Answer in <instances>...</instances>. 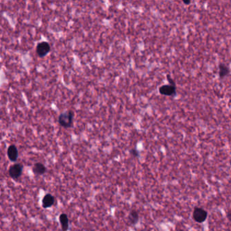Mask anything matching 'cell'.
<instances>
[{
	"instance_id": "1",
	"label": "cell",
	"mask_w": 231,
	"mask_h": 231,
	"mask_svg": "<svg viewBox=\"0 0 231 231\" xmlns=\"http://www.w3.org/2000/svg\"><path fill=\"white\" fill-rule=\"evenodd\" d=\"M74 119V113L71 110H68L65 112L60 114L58 116V123L60 126L65 127L69 128L73 126Z\"/></svg>"
},
{
	"instance_id": "2",
	"label": "cell",
	"mask_w": 231,
	"mask_h": 231,
	"mask_svg": "<svg viewBox=\"0 0 231 231\" xmlns=\"http://www.w3.org/2000/svg\"><path fill=\"white\" fill-rule=\"evenodd\" d=\"M159 94L162 96L175 97L176 96V85L165 84L159 88Z\"/></svg>"
},
{
	"instance_id": "3",
	"label": "cell",
	"mask_w": 231,
	"mask_h": 231,
	"mask_svg": "<svg viewBox=\"0 0 231 231\" xmlns=\"http://www.w3.org/2000/svg\"><path fill=\"white\" fill-rule=\"evenodd\" d=\"M50 45L47 41H41L36 46V54L40 58L44 57L50 51Z\"/></svg>"
},
{
	"instance_id": "4",
	"label": "cell",
	"mask_w": 231,
	"mask_h": 231,
	"mask_svg": "<svg viewBox=\"0 0 231 231\" xmlns=\"http://www.w3.org/2000/svg\"><path fill=\"white\" fill-rule=\"evenodd\" d=\"M23 172V165L20 164H14L10 167L9 168V174L11 178L14 179L19 178Z\"/></svg>"
},
{
	"instance_id": "5",
	"label": "cell",
	"mask_w": 231,
	"mask_h": 231,
	"mask_svg": "<svg viewBox=\"0 0 231 231\" xmlns=\"http://www.w3.org/2000/svg\"><path fill=\"white\" fill-rule=\"evenodd\" d=\"M207 212L202 208H195L193 212L194 220L198 222H203L207 218Z\"/></svg>"
},
{
	"instance_id": "6",
	"label": "cell",
	"mask_w": 231,
	"mask_h": 231,
	"mask_svg": "<svg viewBox=\"0 0 231 231\" xmlns=\"http://www.w3.org/2000/svg\"><path fill=\"white\" fill-rule=\"evenodd\" d=\"M7 155L10 161H16L17 158H18L19 153H18V149H17L15 145L12 144L8 147V151H7Z\"/></svg>"
},
{
	"instance_id": "7",
	"label": "cell",
	"mask_w": 231,
	"mask_h": 231,
	"mask_svg": "<svg viewBox=\"0 0 231 231\" xmlns=\"http://www.w3.org/2000/svg\"><path fill=\"white\" fill-rule=\"evenodd\" d=\"M54 203V197L50 194H47L42 200V206L44 208L52 207Z\"/></svg>"
},
{
	"instance_id": "8",
	"label": "cell",
	"mask_w": 231,
	"mask_h": 231,
	"mask_svg": "<svg viewBox=\"0 0 231 231\" xmlns=\"http://www.w3.org/2000/svg\"><path fill=\"white\" fill-rule=\"evenodd\" d=\"M218 68H219V77L220 79H224L230 74V68L225 64L220 63Z\"/></svg>"
},
{
	"instance_id": "9",
	"label": "cell",
	"mask_w": 231,
	"mask_h": 231,
	"mask_svg": "<svg viewBox=\"0 0 231 231\" xmlns=\"http://www.w3.org/2000/svg\"><path fill=\"white\" fill-rule=\"evenodd\" d=\"M33 171L35 174L42 175L46 172V168L44 164H42L41 163H37L34 165L33 168Z\"/></svg>"
},
{
	"instance_id": "10",
	"label": "cell",
	"mask_w": 231,
	"mask_h": 231,
	"mask_svg": "<svg viewBox=\"0 0 231 231\" xmlns=\"http://www.w3.org/2000/svg\"><path fill=\"white\" fill-rule=\"evenodd\" d=\"M60 222H61L62 229L63 231H67L68 228V219L65 213H62L60 216Z\"/></svg>"
},
{
	"instance_id": "11",
	"label": "cell",
	"mask_w": 231,
	"mask_h": 231,
	"mask_svg": "<svg viewBox=\"0 0 231 231\" xmlns=\"http://www.w3.org/2000/svg\"><path fill=\"white\" fill-rule=\"evenodd\" d=\"M138 214L136 211H132L129 215V221L132 224H136L138 220Z\"/></svg>"
},
{
	"instance_id": "12",
	"label": "cell",
	"mask_w": 231,
	"mask_h": 231,
	"mask_svg": "<svg viewBox=\"0 0 231 231\" xmlns=\"http://www.w3.org/2000/svg\"><path fill=\"white\" fill-rule=\"evenodd\" d=\"M167 80L168 81V83L172 84V85H176V83H175L174 80L172 79V77H171L169 75H167Z\"/></svg>"
},
{
	"instance_id": "13",
	"label": "cell",
	"mask_w": 231,
	"mask_h": 231,
	"mask_svg": "<svg viewBox=\"0 0 231 231\" xmlns=\"http://www.w3.org/2000/svg\"><path fill=\"white\" fill-rule=\"evenodd\" d=\"M130 153H131L132 155L133 156H134V157H138V151H136V149H132V151H130Z\"/></svg>"
},
{
	"instance_id": "14",
	"label": "cell",
	"mask_w": 231,
	"mask_h": 231,
	"mask_svg": "<svg viewBox=\"0 0 231 231\" xmlns=\"http://www.w3.org/2000/svg\"><path fill=\"white\" fill-rule=\"evenodd\" d=\"M183 3L186 4V5H189V4L191 3V1H183Z\"/></svg>"
},
{
	"instance_id": "15",
	"label": "cell",
	"mask_w": 231,
	"mask_h": 231,
	"mask_svg": "<svg viewBox=\"0 0 231 231\" xmlns=\"http://www.w3.org/2000/svg\"><path fill=\"white\" fill-rule=\"evenodd\" d=\"M227 216H228V218L229 220H230V221H231V212H229L228 213Z\"/></svg>"
}]
</instances>
